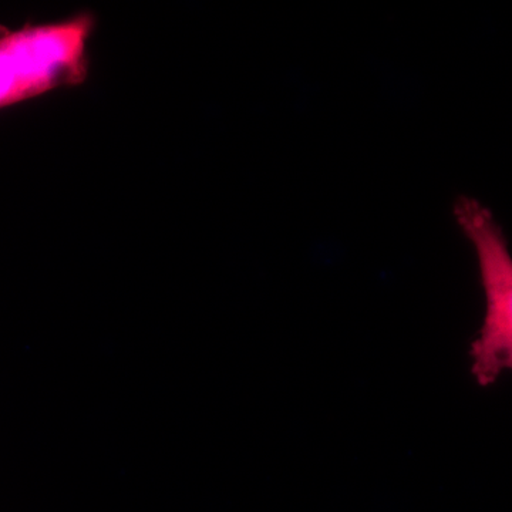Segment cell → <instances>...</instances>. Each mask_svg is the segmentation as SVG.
I'll return each mask as SVG.
<instances>
[{
    "mask_svg": "<svg viewBox=\"0 0 512 512\" xmlns=\"http://www.w3.org/2000/svg\"><path fill=\"white\" fill-rule=\"evenodd\" d=\"M94 26L89 12L19 29L0 25V110L82 86L89 77L87 46Z\"/></svg>",
    "mask_w": 512,
    "mask_h": 512,
    "instance_id": "cell-1",
    "label": "cell"
},
{
    "mask_svg": "<svg viewBox=\"0 0 512 512\" xmlns=\"http://www.w3.org/2000/svg\"><path fill=\"white\" fill-rule=\"evenodd\" d=\"M456 214L473 239L485 292V315L474 343L473 372L481 384H491L512 362V265L501 232L477 202L463 200Z\"/></svg>",
    "mask_w": 512,
    "mask_h": 512,
    "instance_id": "cell-2",
    "label": "cell"
}]
</instances>
